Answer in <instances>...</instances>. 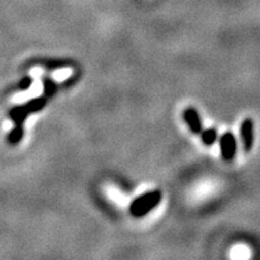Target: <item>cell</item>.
<instances>
[{
	"mask_svg": "<svg viewBox=\"0 0 260 260\" xmlns=\"http://www.w3.org/2000/svg\"><path fill=\"white\" fill-rule=\"evenodd\" d=\"M183 119L186 121L188 128L193 134L200 135L203 133V123H201L200 115L194 107H187L183 111Z\"/></svg>",
	"mask_w": 260,
	"mask_h": 260,
	"instance_id": "cell-4",
	"label": "cell"
},
{
	"mask_svg": "<svg viewBox=\"0 0 260 260\" xmlns=\"http://www.w3.org/2000/svg\"><path fill=\"white\" fill-rule=\"evenodd\" d=\"M70 74H71V71H70V70H68V69H63V70L57 71V73L54 74V76H56V79L64 80V79H67V77L69 76Z\"/></svg>",
	"mask_w": 260,
	"mask_h": 260,
	"instance_id": "cell-6",
	"label": "cell"
},
{
	"mask_svg": "<svg viewBox=\"0 0 260 260\" xmlns=\"http://www.w3.org/2000/svg\"><path fill=\"white\" fill-rule=\"evenodd\" d=\"M219 147L222 158L226 161H232L236 155L237 141L233 132H225L219 139Z\"/></svg>",
	"mask_w": 260,
	"mask_h": 260,
	"instance_id": "cell-2",
	"label": "cell"
},
{
	"mask_svg": "<svg viewBox=\"0 0 260 260\" xmlns=\"http://www.w3.org/2000/svg\"><path fill=\"white\" fill-rule=\"evenodd\" d=\"M200 138H201V141H203L205 145L212 146L214 142L217 141V139H218V132H217V129L214 128L203 130V133L200 134Z\"/></svg>",
	"mask_w": 260,
	"mask_h": 260,
	"instance_id": "cell-5",
	"label": "cell"
},
{
	"mask_svg": "<svg viewBox=\"0 0 260 260\" xmlns=\"http://www.w3.org/2000/svg\"><path fill=\"white\" fill-rule=\"evenodd\" d=\"M30 83H31V82H30V80H29V79H25V80L22 81V87H23V88H27L28 84H30Z\"/></svg>",
	"mask_w": 260,
	"mask_h": 260,
	"instance_id": "cell-7",
	"label": "cell"
},
{
	"mask_svg": "<svg viewBox=\"0 0 260 260\" xmlns=\"http://www.w3.org/2000/svg\"><path fill=\"white\" fill-rule=\"evenodd\" d=\"M242 146L245 152H251L254 145V121L252 118H246L240 126Z\"/></svg>",
	"mask_w": 260,
	"mask_h": 260,
	"instance_id": "cell-3",
	"label": "cell"
},
{
	"mask_svg": "<svg viewBox=\"0 0 260 260\" xmlns=\"http://www.w3.org/2000/svg\"><path fill=\"white\" fill-rule=\"evenodd\" d=\"M161 201V193L159 190L148 191L138 198L130 206V212L135 217H142L147 214L149 211L157 207Z\"/></svg>",
	"mask_w": 260,
	"mask_h": 260,
	"instance_id": "cell-1",
	"label": "cell"
}]
</instances>
